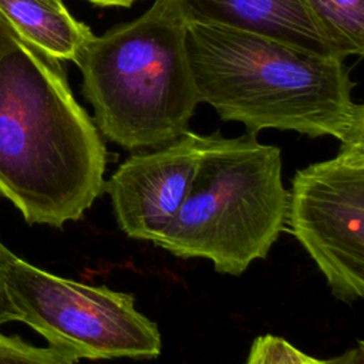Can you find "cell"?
I'll return each instance as SVG.
<instances>
[{
  "label": "cell",
  "mask_w": 364,
  "mask_h": 364,
  "mask_svg": "<svg viewBox=\"0 0 364 364\" xmlns=\"http://www.w3.org/2000/svg\"><path fill=\"white\" fill-rule=\"evenodd\" d=\"M105 165L60 61L17 38L0 55V195L28 225L63 228L101 195Z\"/></svg>",
  "instance_id": "obj_1"
},
{
  "label": "cell",
  "mask_w": 364,
  "mask_h": 364,
  "mask_svg": "<svg viewBox=\"0 0 364 364\" xmlns=\"http://www.w3.org/2000/svg\"><path fill=\"white\" fill-rule=\"evenodd\" d=\"M200 102L247 134L273 128L364 144V105L343 58L219 26L186 24Z\"/></svg>",
  "instance_id": "obj_2"
},
{
  "label": "cell",
  "mask_w": 364,
  "mask_h": 364,
  "mask_svg": "<svg viewBox=\"0 0 364 364\" xmlns=\"http://www.w3.org/2000/svg\"><path fill=\"white\" fill-rule=\"evenodd\" d=\"M74 64L97 129L125 149L175 141L200 104L173 0H155L139 17L94 34Z\"/></svg>",
  "instance_id": "obj_3"
},
{
  "label": "cell",
  "mask_w": 364,
  "mask_h": 364,
  "mask_svg": "<svg viewBox=\"0 0 364 364\" xmlns=\"http://www.w3.org/2000/svg\"><path fill=\"white\" fill-rule=\"evenodd\" d=\"M287 191L282 154L256 135H205L188 195L155 245L179 257L209 259L237 276L264 259L282 233Z\"/></svg>",
  "instance_id": "obj_4"
},
{
  "label": "cell",
  "mask_w": 364,
  "mask_h": 364,
  "mask_svg": "<svg viewBox=\"0 0 364 364\" xmlns=\"http://www.w3.org/2000/svg\"><path fill=\"white\" fill-rule=\"evenodd\" d=\"M4 286L17 321L75 361L161 354L159 330L135 309L131 293L53 274L14 253Z\"/></svg>",
  "instance_id": "obj_5"
},
{
  "label": "cell",
  "mask_w": 364,
  "mask_h": 364,
  "mask_svg": "<svg viewBox=\"0 0 364 364\" xmlns=\"http://www.w3.org/2000/svg\"><path fill=\"white\" fill-rule=\"evenodd\" d=\"M293 236L343 301L364 296V144L341 145L327 161L299 169L287 191Z\"/></svg>",
  "instance_id": "obj_6"
},
{
  "label": "cell",
  "mask_w": 364,
  "mask_h": 364,
  "mask_svg": "<svg viewBox=\"0 0 364 364\" xmlns=\"http://www.w3.org/2000/svg\"><path fill=\"white\" fill-rule=\"evenodd\" d=\"M203 142L205 135L188 129L155 151L128 156L104 182L127 236L158 242L188 195Z\"/></svg>",
  "instance_id": "obj_7"
},
{
  "label": "cell",
  "mask_w": 364,
  "mask_h": 364,
  "mask_svg": "<svg viewBox=\"0 0 364 364\" xmlns=\"http://www.w3.org/2000/svg\"><path fill=\"white\" fill-rule=\"evenodd\" d=\"M173 3L186 24L199 23L253 33L343 58L306 0H173Z\"/></svg>",
  "instance_id": "obj_8"
},
{
  "label": "cell",
  "mask_w": 364,
  "mask_h": 364,
  "mask_svg": "<svg viewBox=\"0 0 364 364\" xmlns=\"http://www.w3.org/2000/svg\"><path fill=\"white\" fill-rule=\"evenodd\" d=\"M0 13L27 44L57 61H75L91 28L68 10H58L43 0H0Z\"/></svg>",
  "instance_id": "obj_9"
},
{
  "label": "cell",
  "mask_w": 364,
  "mask_h": 364,
  "mask_svg": "<svg viewBox=\"0 0 364 364\" xmlns=\"http://www.w3.org/2000/svg\"><path fill=\"white\" fill-rule=\"evenodd\" d=\"M341 57L364 53V0H306Z\"/></svg>",
  "instance_id": "obj_10"
},
{
  "label": "cell",
  "mask_w": 364,
  "mask_h": 364,
  "mask_svg": "<svg viewBox=\"0 0 364 364\" xmlns=\"http://www.w3.org/2000/svg\"><path fill=\"white\" fill-rule=\"evenodd\" d=\"M245 364H324V360L303 353L279 336L264 334L253 340Z\"/></svg>",
  "instance_id": "obj_11"
},
{
  "label": "cell",
  "mask_w": 364,
  "mask_h": 364,
  "mask_svg": "<svg viewBox=\"0 0 364 364\" xmlns=\"http://www.w3.org/2000/svg\"><path fill=\"white\" fill-rule=\"evenodd\" d=\"M77 361L53 348L34 346L18 336L0 331V364H75Z\"/></svg>",
  "instance_id": "obj_12"
},
{
  "label": "cell",
  "mask_w": 364,
  "mask_h": 364,
  "mask_svg": "<svg viewBox=\"0 0 364 364\" xmlns=\"http://www.w3.org/2000/svg\"><path fill=\"white\" fill-rule=\"evenodd\" d=\"M11 255L13 252L0 240V326L10 321H17V316L11 307L4 286V270Z\"/></svg>",
  "instance_id": "obj_13"
},
{
  "label": "cell",
  "mask_w": 364,
  "mask_h": 364,
  "mask_svg": "<svg viewBox=\"0 0 364 364\" xmlns=\"http://www.w3.org/2000/svg\"><path fill=\"white\" fill-rule=\"evenodd\" d=\"M324 364H364V343L358 340L355 347L348 348L341 355L324 360Z\"/></svg>",
  "instance_id": "obj_14"
},
{
  "label": "cell",
  "mask_w": 364,
  "mask_h": 364,
  "mask_svg": "<svg viewBox=\"0 0 364 364\" xmlns=\"http://www.w3.org/2000/svg\"><path fill=\"white\" fill-rule=\"evenodd\" d=\"M20 38L6 17L0 13V55L17 40Z\"/></svg>",
  "instance_id": "obj_15"
},
{
  "label": "cell",
  "mask_w": 364,
  "mask_h": 364,
  "mask_svg": "<svg viewBox=\"0 0 364 364\" xmlns=\"http://www.w3.org/2000/svg\"><path fill=\"white\" fill-rule=\"evenodd\" d=\"M95 6L100 7H112V6H118V7H129L134 4L135 0H87Z\"/></svg>",
  "instance_id": "obj_16"
},
{
  "label": "cell",
  "mask_w": 364,
  "mask_h": 364,
  "mask_svg": "<svg viewBox=\"0 0 364 364\" xmlns=\"http://www.w3.org/2000/svg\"><path fill=\"white\" fill-rule=\"evenodd\" d=\"M43 1H46V3H48L50 6H53V7H55V9H58V10H65L67 7H65V4H64V1L63 0H43Z\"/></svg>",
  "instance_id": "obj_17"
}]
</instances>
